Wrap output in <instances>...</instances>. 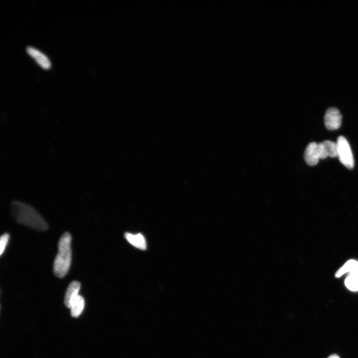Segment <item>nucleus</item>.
I'll use <instances>...</instances> for the list:
<instances>
[{
    "label": "nucleus",
    "instance_id": "1a4fd4ad",
    "mask_svg": "<svg viewBox=\"0 0 358 358\" xmlns=\"http://www.w3.org/2000/svg\"><path fill=\"white\" fill-rule=\"evenodd\" d=\"M125 237L128 242L135 247L145 250L147 248V244L145 237L141 234H133L130 233L125 234Z\"/></svg>",
    "mask_w": 358,
    "mask_h": 358
},
{
    "label": "nucleus",
    "instance_id": "f03ea898",
    "mask_svg": "<svg viewBox=\"0 0 358 358\" xmlns=\"http://www.w3.org/2000/svg\"><path fill=\"white\" fill-rule=\"evenodd\" d=\"M71 236L65 232L60 239L58 252L53 264V272L59 278L64 277L68 273L72 260Z\"/></svg>",
    "mask_w": 358,
    "mask_h": 358
},
{
    "label": "nucleus",
    "instance_id": "9b49d317",
    "mask_svg": "<svg viewBox=\"0 0 358 358\" xmlns=\"http://www.w3.org/2000/svg\"><path fill=\"white\" fill-rule=\"evenodd\" d=\"M358 273V262L354 260L347 261L345 265L338 270L335 274V277H339L346 273Z\"/></svg>",
    "mask_w": 358,
    "mask_h": 358
},
{
    "label": "nucleus",
    "instance_id": "423d86ee",
    "mask_svg": "<svg viewBox=\"0 0 358 358\" xmlns=\"http://www.w3.org/2000/svg\"><path fill=\"white\" fill-rule=\"evenodd\" d=\"M319 150L320 158L325 159L328 157L335 158L338 157L337 143L325 141L318 144Z\"/></svg>",
    "mask_w": 358,
    "mask_h": 358
},
{
    "label": "nucleus",
    "instance_id": "6e6552de",
    "mask_svg": "<svg viewBox=\"0 0 358 358\" xmlns=\"http://www.w3.org/2000/svg\"><path fill=\"white\" fill-rule=\"evenodd\" d=\"M81 289V284L77 281H73L70 284L66 290L65 299V304L67 308H71L73 303L79 295Z\"/></svg>",
    "mask_w": 358,
    "mask_h": 358
},
{
    "label": "nucleus",
    "instance_id": "4468645a",
    "mask_svg": "<svg viewBox=\"0 0 358 358\" xmlns=\"http://www.w3.org/2000/svg\"><path fill=\"white\" fill-rule=\"evenodd\" d=\"M327 358H341L337 354H332L329 356Z\"/></svg>",
    "mask_w": 358,
    "mask_h": 358
},
{
    "label": "nucleus",
    "instance_id": "9d476101",
    "mask_svg": "<svg viewBox=\"0 0 358 358\" xmlns=\"http://www.w3.org/2000/svg\"><path fill=\"white\" fill-rule=\"evenodd\" d=\"M85 307L84 298L79 295L73 303L71 307V315L73 317H78L81 315Z\"/></svg>",
    "mask_w": 358,
    "mask_h": 358
},
{
    "label": "nucleus",
    "instance_id": "39448f33",
    "mask_svg": "<svg viewBox=\"0 0 358 358\" xmlns=\"http://www.w3.org/2000/svg\"><path fill=\"white\" fill-rule=\"evenodd\" d=\"M28 54L35 60L36 63L42 68L49 70L51 68V63L49 58L43 53L31 47L26 49Z\"/></svg>",
    "mask_w": 358,
    "mask_h": 358
},
{
    "label": "nucleus",
    "instance_id": "20e7f679",
    "mask_svg": "<svg viewBox=\"0 0 358 358\" xmlns=\"http://www.w3.org/2000/svg\"><path fill=\"white\" fill-rule=\"evenodd\" d=\"M342 115L335 108L327 110L325 116V123L327 129L335 130L339 129L342 123Z\"/></svg>",
    "mask_w": 358,
    "mask_h": 358
},
{
    "label": "nucleus",
    "instance_id": "0eeeda50",
    "mask_svg": "<svg viewBox=\"0 0 358 358\" xmlns=\"http://www.w3.org/2000/svg\"><path fill=\"white\" fill-rule=\"evenodd\" d=\"M304 157L308 165L310 166L316 165L320 159L318 144L316 143H310L306 149Z\"/></svg>",
    "mask_w": 358,
    "mask_h": 358
},
{
    "label": "nucleus",
    "instance_id": "7ed1b4c3",
    "mask_svg": "<svg viewBox=\"0 0 358 358\" xmlns=\"http://www.w3.org/2000/svg\"><path fill=\"white\" fill-rule=\"evenodd\" d=\"M338 157L346 167L352 169L354 166V159L350 146L347 139L342 136L338 138L337 142Z\"/></svg>",
    "mask_w": 358,
    "mask_h": 358
},
{
    "label": "nucleus",
    "instance_id": "f257e3e1",
    "mask_svg": "<svg viewBox=\"0 0 358 358\" xmlns=\"http://www.w3.org/2000/svg\"><path fill=\"white\" fill-rule=\"evenodd\" d=\"M12 211L17 223L38 231L48 229V225L43 217L31 206L15 201L12 204Z\"/></svg>",
    "mask_w": 358,
    "mask_h": 358
},
{
    "label": "nucleus",
    "instance_id": "ddd939ff",
    "mask_svg": "<svg viewBox=\"0 0 358 358\" xmlns=\"http://www.w3.org/2000/svg\"><path fill=\"white\" fill-rule=\"evenodd\" d=\"M10 239V235L8 233L3 234L0 238V254L2 255L5 250Z\"/></svg>",
    "mask_w": 358,
    "mask_h": 358
},
{
    "label": "nucleus",
    "instance_id": "f8f14e48",
    "mask_svg": "<svg viewBox=\"0 0 358 358\" xmlns=\"http://www.w3.org/2000/svg\"><path fill=\"white\" fill-rule=\"evenodd\" d=\"M346 287L352 292L358 291V273H351L346 278Z\"/></svg>",
    "mask_w": 358,
    "mask_h": 358
}]
</instances>
